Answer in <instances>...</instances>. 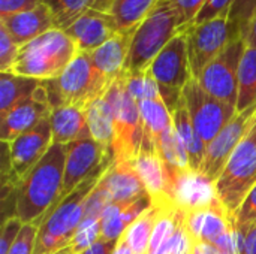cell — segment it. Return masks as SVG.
<instances>
[{
	"mask_svg": "<svg viewBox=\"0 0 256 254\" xmlns=\"http://www.w3.org/2000/svg\"><path fill=\"white\" fill-rule=\"evenodd\" d=\"M64 160L66 145L52 144L16 189L15 216L24 225L40 226L45 216L63 199Z\"/></svg>",
	"mask_w": 256,
	"mask_h": 254,
	"instance_id": "1",
	"label": "cell"
},
{
	"mask_svg": "<svg viewBox=\"0 0 256 254\" xmlns=\"http://www.w3.org/2000/svg\"><path fill=\"white\" fill-rule=\"evenodd\" d=\"M186 30L188 25L172 0H159L134 31L123 75L146 72L158 54Z\"/></svg>",
	"mask_w": 256,
	"mask_h": 254,
	"instance_id": "2",
	"label": "cell"
},
{
	"mask_svg": "<svg viewBox=\"0 0 256 254\" xmlns=\"http://www.w3.org/2000/svg\"><path fill=\"white\" fill-rule=\"evenodd\" d=\"M75 42L64 30L54 28L20 46L10 73L38 79L54 81L78 54Z\"/></svg>",
	"mask_w": 256,
	"mask_h": 254,
	"instance_id": "3",
	"label": "cell"
},
{
	"mask_svg": "<svg viewBox=\"0 0 256 254\" xmlns=\"http://www.w3.org/2000/svg\"><path fill=\"white\" fill-rule=\"evenodd\" d=\"M104 174L84 181L45 216L38 231L33 254H54L70 246L76 229L84 220L87 198Z\"/></svg>",
	"mask_w": 256,
	"mask_h": 254,
	"instance_id": "4",
	"label": "cell"
},
{
	"mask_svg": "<svg viewBox=\"0 0 256 254\" xmlns=\"http://www.w3.org/2000/svg\"><path fill=\"white\" fill-rule=\"evenodd\" d=\"M45 82L52 109L63 105L86 109L87 105L104 97L114 81L94 67L88 52H78L57 79Z\"/></svg>",
	"mask_w": 256,
	"mask_h": 254,
	"instance_id": "5",
	"label": "cell"
},
{
	"mask_svg": "<svg viewBox=\"0 0 256 254\" xmlns=\"http://www.w3.org/2000/svg\"><path fill=\"white\" fill-rule=\"evenodd\" d=\"M214 186L220 205L232 217L256 186V126L236 148Z\"/></svg>",
	"mask_w": 256,
	"mask_h": 254,
	"instance_id": "6",
	"label": "cell"
},
{
	"mask_svg": "<svg viewBox=\"0 0 256 254\" xmlns=\"http://www.w3.org/2000/svg\"><path fill=\"white\" fill-rule=\"evenodd\" d=\"M114 114V159L135 160L142 148L144 127L138 102L128 91L124 78H117L105 94Z\"/></svg>",
	"mask_w": 256,
	"mask_h": 254,
	"instance_id": "7",
	"label": "cell"
},
{
	"mask_svg": "<svg viewBox=\"0 0 256 254\" xmlns=\"http://www.w3.org/2000/svg\"><path fill=\"white\" fill-rule=\"evenodd\" d=\"M147 72L158 82L160 97L172 114L183 99V90L192 78L184 31L177 34L152 61Z\"/></svg>",
	"mask_w": 256,
	"mask_h": 254,
	"instance_id": "8",
	"label": "cell"
},
{
	"mask_svg": "<svg viewBox=\"0 0 256 254\" xmlns=\"http://www.w3.org/2000/svg\"><path fill=\"white\" fill-rule=\"evenodd\" d=\"M192 78L196 79L208 63L242 37L240 28L228 18H216L190 25L186 31Z\"/></svg>",
	"mask_w": 256,
	"mask_h": 254,
	"instance_id": "9",
	"label": "cell"
},
{
	"mask_svg": "<svg viewBox=\"0 0 256 254\" xmlns=\"http://www.w3.org/2000/svg\"><path fill=\"white\" fill-rule=\"evenodd\" d=\"M183 102L195 130L207 147L237 114L236 106L213 97L195 79L184 87Z\"/></svg>",
	"mask_w": 256,
	"mask_h": 254,
	"instance_id": "10",
	"label": "cell"
},
{
	"mask_svg": "<svg viewBox=\"0 0 256 254\" xmlns=\"http://www.w3.org/2000/svg\"><path fill=\"white\" fill-rule=\"evenodd\" d=\"M114 151L93 138L80 139L66 145L63 198L92 177L104 174L114 163Z\"/></svg>",
	"mask_w": 256,
	"mask_h": 254,
	"instance_id": "11",
	"label": "cell"
},
{
	"mask_svg": "<svg viewBox=\"0 0 256 254\" xmlns=\"http://www.w3.org/2000/svg\"><path fill=\"white\" fill-rule=\"evenodd\" d=\"M166 198L174 208L190 213L210 207L218 199L216 186L202 172L192 169H178L164 163Z\"/></svg>",
	"mask_w": 256,
	"mask_h": 254,
	"instance_id": "12",
	"label": "cell"
},
{
	"mask_svg": "<svg viewBox=\"0 0 256 254\" xmlns=\"http://www.w3.org/2000/svg\"><path fill=\"white\" fill-rule=\"evenodd\" d=\"M246 49L243 37L234 40L220 55L206 66L195 79L213 97L237 106L238 99V69Z\"/></svg>",
	"mask_w": 256,
	"mask_h": 254,
	"instance_id": "13",
	"label": "cell"
},
{
	"mask_svg": "<svg viewBox=\"0 0 256 254\" xmlns=\"http://www.w3.org/2000/svg\"><path fill=\"white\" fill-rule=\"evenodd\" d=\"M8 145V180L10 187L16 189L27 174L42 160L52 145V132L50 117L38 126L22 133Z\"/></svg>",
	"mask_w": 256,
	"mask_h": 254,
	"instance_id": "14",
	"label": "cell"
},
{
	"mask_svg": "<svg viewBox=\"0 0 256 254\" xmlns=\"http://www.w3.org/2000/svg\"><path fill=\"white\" fill-rule=\"evenodd\" d=\"M255 126L256 105L248 108L243 112H237L234 118L220 130V133L207 147L201 172L216 183L236 148L244 141V138Z\"/></svg>",
	"mask_w": 256,
	"mask_h": 254,
	"instance_id": "15",
	"label": "cell"
},
{
	"mask_svg": "<svg viewBox=\"0 0 256 254\" xmlns=\"http://www.w3.org/2000/svg\"><path fill=\"white\" fill-rule=\"evenodd\" d=\"M64 31L75 42L80 52H92L111 39L118 28L110 12L90 7Z\"/></svg>",
	"mask_w": 256,
	"mask_h": 254,
	"instance_id": "16",
	"label": "cell"
},
{
	"mask_svg": "<svg viewBox=\"0 0 256 254\" xmlns=\"http://www.w3.org/2000/svg\"><path fill=\"white\" fill-rule=\"evenodd\" d=\"M184 228L194 241L216 246L226 234L232 231V217L224 210L219 201L210 207L186 213Z\"/></svg>",
	"mask_w": 256,
	"mask_h": 254,
	"instance_id": "17",
	"label": "cell"
},
{
	"mask_svg": "<svg viewBox=\"0 0 256 254\" xmlns=\"http://www.w3.org/2000/svg\"><path fill=\"white\" fill-rule=\"evenodd\" d=\"M0 25L9 33L18 46H22L38 36L57 28L50 9L44 3L26 12L2 16Z\"/></svg>",
	"mask_w": 256,
	"mask_h": 254,
	"instance_id": "18",
	"label": "cell"
},
{
	"mask_svg": "<svg viewBox=\"0 0 256 254\" xmlns=\"http://www.w3.org/2000/svg\"><path fill=\"white\" fill-rule=\"evenodd\" d=\"M100 183L110 193L112 204H129L147 195L132 160H114L102 175Z\"/></svg>",
	"mask_w": 256,
	"mask_h": 254,
	"instance_id": "19",
	"label": "cell"
},
{
	"mask_svg": "<svg viewBox=\"0 0 256 254\" xmlns=\"http://www.w3.org/2000/svg\"><path fill=\"white\" fill-rule=\"evenodd\" d=\"M51 105L30 97L0 118V139L9 144L51 115Z\"/></svg>",
	"mask_w": 256,
	"mask_h": 254,
	"instance_id": "20",
	"label": "cell"
},
{
	"mask_svg": "<svg viewBox=\"0 0 256 254\" xmlns=\"http://www.w3.org/2000/svg\"><path fill=\"white\" fill-rule=\"evenodd\" d=\"M134 31H117L104 45L88 52L94 67L110 81H116L124 72Z\"/></svg>",
	"mask_w": 256,
	"mask_h": 254,
	"instance_id": "21",
	"label": "cell"
},
{
	"mask_svg": "<svg viewBox=\"0 0 256 254\" xmlns=\"http://www.w3.org/2000/svg\"><path fill=\"white\" fill-rule=\"evenodd\" d=\"M153 207L148 195L141 196L129 204H111L102 214L100 240L120 241L129 226Z\"/></svg>",
	"mask_w": 256,
	"mask_h": 254,
	"instance_id": "22",
	"label": "cell"
},
{
	"mask_svg": "<svg viewBox=\"0 0 256 254\" xmlns=\"http://www.w3.org/2000/svg\"><path fill=\"white\" fill-rule=\"evenodd\" d=\"M52 144L68 145L70 142L92 138L84 108L63 105L51 111L50 115Z\"/></svg>",
	"mask_w": 256,
	"mask_h": 254,
	"instance_id": "23",
	"label": "cell"
},
{
	"mask_svg": "<svg viewBox=\"0 0 256 254\" xmlns=\"http://www.w3.org/2000/svg\"><path fill=\"white\" fill-rule=\"evenodd\" d=\"M132 165L138 172L153 207L159 210L174 208L166 198L164 162L158 151H141L140 156L132 160Z\"/></svg>",
	"mask_w": 256,
	"mask_h": 254,
	"instance_id": "24",
	"label": "cell"
},
{
	"mask_svg": "<svg viewBox=\"0 0 256 254\" xmlns=\"http://www.w3.org/2000/svg\"><path fill=\"white\" fill-rule=\"evenodd\" d=\"M138 108L144 127L141 151H158L156 145L159 138L165 130H168L172 126V114L164 103L162 97L140 100Z\"/></svg>",
	"mask_w": 256,
	"mask_h": 254,
	"instance_id": "25",
	"label": "cell"
},
{
	"mask_svg": "<svg viewBox=\"0 0 256 254\" xmlns=\"http://www.w3.org/2000/svg\"><path fill=\"white\" fill-rule=\"evenodd\" d=\"M172 124L186 148V153L189 156L190 169L195 172H201L204 159H206L207 145L204 144V141L195 130L183 99H182V103L178 105V108L172 112Z\"/></svg>",
	"mask_w": 256,
	"mask_h": 254,
	"instance_id": "26",
	"label": "cell"
},
{
	"mask_svg": "<svg viewBox=\"0 0 256 254\" xmlns=\"http://www.w3.org/2000/svg\"><path fill=\"white\" fill-rule=\"evenodd\" d=\"M40 84L42 81L14 75L10 72L0 73V118L20 103L33 97Z\"/></svg>",
	"mask_w": 256,
	"mask_h": 254,
	"instance_id": "27",
	"label": "cell"
},
{
	"mask_svg": "<svg viewBox=\"0 0 256 254\" xmlns=\"http://www.w3.org/2000/svg\"><path fill=\"white\" fill-rule=\"evenodd\" d=\"M90 136L105 147L114 144V114L106 97L96 99L86 106Z\"/></svg>",
	"mask_w": 256,
	"mask_h": 254,
	"instance_id": "28",
	"label": "cell"
},
{
	"mask_svg": "<svg viewBox=\"0 0 256 254\" xmlns=\"http://www.w3.org/2000/svg\"><path fill=\"white\" fill-rule=\"evenodd\" d=\"M159 0H114L110 6L118 31H135Z\"/></svg>",
	"mask_w": 256,
	"mask_h": 254,
	"instance_id": "29",
	"label": "cell"
},
{
	"mask_svg": "<svg viewBox=\"0 0 256 254\" xmlns=\"http://www.w3.org/2000/svg\"><path fill=\"white\" fill-rule=\"evenodd\" d=\"M256 105V48L248 46L244 49L238 69V99L237 112H243Z\"/></svg>",
	"mask_w": 256,
	"mask_h": 254,
	"instance_id": "30",
	"label": "cell"
},
{
	"mask_svg": "<svg viewBox=\"0 0 256 254\" xmlns=\"http://www.w3.org/2000/svg\"><path fill=\"white\" fill-rule=\"evenodd\" d=\"M159 216V208L152 207L138 220H135L129 229L124 232L123 238L130 247L134 254H148V247L152 241V234Z\"/></svg>",
	"mask_w": 256,
	"mask_h": 254,
	"instance_id": "31",
	"label": "cell"
},
{
	"mask_svg": "<svg viewBox=\"0 0 256 254\" xmlns=\"http://www.w3.org/2000/svg\"><path fill=\"white\" fill-rule=\"evenodd\" d=\"M156 150L164 163H168L178 169H190L189 156L180 136L174 129V124L162 133V136L158 141Z\"/></svg>",
	"mask_w": 256,
	"mask_h": 254,
	"instance_id": "32",
	"label": "cell"
},
{
	"mask_svg": "<svg viewBox=\"0 0 256 254\" xmlns=\"http://www.w3.org/2000/svg\"><path fill=\"white\" fill-rule=\"evenodd\" d=\"M94 1L96 0H44V4L50 9L57 28L66 30L78 16L93 7Z\"/></svg>",
	"mask_w": 256,
	"mask_h": 254,
	"instance_id": "33",
	"label": "cell"
},
{
	"mask_svg": "<svg viewBox=\"0 0 256 254\" xmlns=\"http://www.w3.org/2000/svg\"><path fill=\"white\" fill-rule=\"evenodd\" d=\"M254 226H256V186L246 196V199L243 201L237 213L232 216V228H234V232L240 246V254L243 250L246 235Z\"/></svg>",
	"mask_w": 256,
	"mask_h": 254,
	"instance_id": "34",
	"label": "cell"
},
{
	"mask_svg": "<svg viewBox=\"0 0 256 254\" xmlns=\"http://www.w3.org/2000/svg\"><path fill=\"white\" fill-rule=\"evenodd\" d=\"M100 234H102L100 219H84L70 241V246H69L70 253H84L100 240Z\"/></svg>",
	"mask_w": 256,
	"mask_h": 254,
	"instance_id": "35",
	"label": "cell"
},
{
	"mask_svg": "<svg viewBox=\"0 0 256 254\" xmlns=\"http://www.w3.org/2000/svg\"><path fill=\"white\" fill-rule=\"evenodd\" d=\"M122 76L124 78L128 91L130 93V96L136 102L147 100V99H159L160 97L159 85L147 70L141 72V73L122 75Z\"/></svg>",
	"mask_w": 256,
	"mask_h": 254,
	"instance_id": "36",
	"label": "cell"
},
{
	"mask_svg": "<svg viewBox=\"0 0 256 254\" xmlns=\"http://www.w3.org/2000/svg\"><path fill=\"white\" fill-rule=\"evenodd\" d=\"M112 204L110 193L104 187V184L99 181L94 190L90 193L86 202V210H84V219H100L104 211Z\"/></svg>",
	"mask_w": 256,
	"mask_h": 254,
	"instance_id": "37",
	"label": "cell"
},
{
	"mask_svg": "<svg viewBox=\"0 0 256 254\" xmlns=\"http://www.w3.org/2000/svg\"><path fill=\"white\" fill-rule=\"evenodd\" d=\"M256 13V0H234V4L230 10L228 18L240 28L242 37L248 28L250 19Z\"/></svg>",
	"mask_w": 256,
	"mask_h": 254,
	"instance_id": "38",
	"label": "cell"
},
{
	"mask_svg": "<svg viewBox=\"0 0 256 254\" xmlns=\"http://www.w3.org/2000/svg\"><path fill=\"white\" fill-rule=\"evenodd\" d=\"M18 51L20 46L14 42L9 33L0 25V73L10 72L16 60Z\"/></svg>",
	"mask_w": 256,
	"mask_h": 254,
	"instance_id": "39",
	"label": "cell"
},
{
	"mask_svg": "<svg viewBox=\"0 0 256 254\" xmlns=\"http://www.w3.org/2000/svg\"><path fill=\"white\" fill-rule=\"evenodd\" d=\"M186 217V216H184ZM168 254H192L194 250V241L190 240L186 228H184V219L180 222V225L176 228L170 240L165 243Z\"/></svg>",
	"mask_w": 256,
	"mask_h": 254,
	"instance_id": "40",
	"label": "cell"
},
{
	"mask_svg": "<svg viewBox=\"0 0 256 254\" xmlns=\"http://www.w3.org/2000/svg\"><path fill=\"white\" fill-rule=\"evenodd\" d=\"M38 231H39V226L36 223L24 225L16 241L14 243V246L10 247L8 254H33Z\"/></svg>",
	"mask_w": 256,
	"mask_h": 254,
	"instance_id": "41",
	"label": "cell"
},
{
	"mask_svg": "<svg viewBox=\"0 0 256 254\" xmlns=\"http://www.w3.org/2000/svg\"><path fill=\"white\" fill-rule=\"evenodd\" d=\"M232 4H234V0H206L201 12L198 13L196 19H195V24L222 18V16H228Z\"/></svg>",
	"mask_w": 256,
	"mask_h": 254,
	"instance_id": "42",
	"label": "cell"
},
{
	"mask_svg": "<svg viewBox=\"0 0 256 254\" xmlns=\"http://www.w3.org/2000/svg\"><path fill=\"white\" fill-rule=\"evenodd\" d=\"M24 223L16 217L10 216L4 220L2 226V234H0V254H8L14 243L16 241Z\"/></svg>",
	"mask_w": 256,
	"mask_h": 254,
	"instance_id": "43",
	"label": "cell"
},
{
	"mask_svg": "<svg viewBox=\"0 0 256 254\" xmlns=\"http://www.w3.org/2000/svg\"><path fill=\"white\" fill-rule=\"evenodd\" d=\"M174 6L177 7V10L182 13L188 28L190 25L195 24V19L198 16V13L201 12L206 0H172Z\"/></svg>",
	"mask_w": 256,
	"mask_h": 254,
	"instance_id": "44",
	"label": "cell"
},
{
	"mask_svg": "<svg viewBox=\"0 0 256 254\" xmlns=\"http://www.w3.org/2000/svg\"><path fill=\"white\" fill-rule=\"evenodd\" d=\"M42 3L44 0H0V18L34 9Z\"/></svg>",
	"mask_w": 256,
	"mask_h": 254,
	"instance_id": "45",
	"label": "cell"
},
{
	"mask_svg": "<svg viewBox=\"0 0 256 254\" xmlns=\"http://www.w3.org/2000/svg\"><path fill=\"white\" fill-rule=\"evenodd\" d=\"M118 241H105V240H99L94 246H92L88 250H86L81 254H112L116 247H117Z\"/></svg>",
	"mask_w": 256,
	"mask_h": 254,
	"instance_id": "46",
	"label": "cell"
},
{
	"mask_svg": "<svg viewBox=\"0 0 256 254\" xmlns=\"http://www.w3.org/2000/svg\"><path fill=\"white\" fill-rule=\"evenodd\" d=\"M242 254H256V226L248 232Z\"/></svg>",
	"mask_w": 256,
	"mask_h": 254,
	"instance_id": "47",
	"label": "cell"
},
{
	"mask_svg": "<svg viewBox=\"0 0 256 254\" xmlns=\"http://www.w3.org/2000/svg\"><path fill=\"white\" fill-rule=\"evenodd\" d=\"M243 40L246 42L248 46H255L256 48V13L254 18L250 19L248 28L243 33Z\"/></svg>",
	"mask_w": 256,
	"mask_h": 254,
	"instance_id": "48",
	"label": "cell"
},
{
	"mask_svg": "<svg viewBox=\"0 0 256 254\" xmlns=\"http://www.w3.org/2000/svg\"><path fill=\"white\" fill-rule=\"evenodd\" d=\"M192 254H224V253H222L219 249H216L214 246L204 244V243H196V244H194Z\"/></svg>",
	"mask_w": 256,
	"mask_h": 254,
	"instance_id": "49",
	"label": "cell"
},
{
	"mask_svg": "<svg viewBox=\"0 0 256 254\" xmlns=\"http://www.w3.org/2000/svg\"><path fill=\"white\" fill-rule=\"evenodd\" d=\"M112 254H134V253H132L130 247L128 246L126 240L122 237V238H120V241H118V244H117V247H116V250H114V253Z\"/></svg>",
	"mask_w": 256,
	"mask_h": 254,
	"instance_id": "50",
	"label": "cell"
},
{
	"mask_svg": "<svg viewBox=\"0 0 256 254\" xmlns=\"http://www.w3.org/2000/svg\"><path fill=\"white\" fill-rule=\"evenodd\" d=\"M114 0H96L94 1V4H93V7L94 9H99V10H105V12H108L110 10V6H111V3H112Z\"/></svg>",
	"mask_w": 256,
	"mask_h": 254,
	"instance_id": "51",
	"label": "cell"
},
{
	"mask_svg": "<svg viewBox=\"0 0 256 254\" xmlns=\"http://www.w3.org/2000/svg\"><path fill=\"white\" fill-rule=\"evenodd\" d=\"M54 254H72L70 253V249L69 247H66V249H63V250H60V252H57V253Z\"/></svg>",
	"mask_w": 256,
	"mask_h": 254,
	"instance_id": "52",
	"label": "cell"
}]
</instances>
